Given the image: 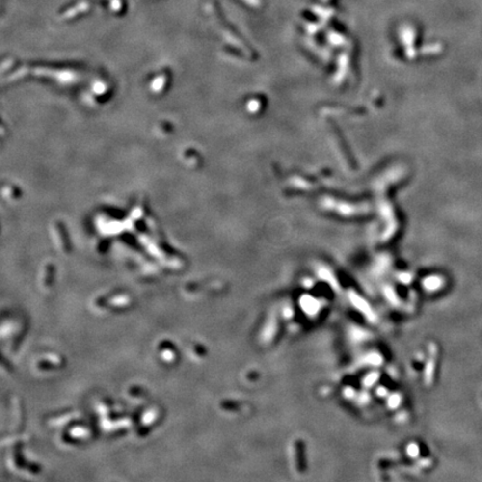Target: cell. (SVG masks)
<instances>
[{"label": "cell", "instance_id": "cell-1", "mask_svg": "<svg viewBox=\"0 0 482 482\" xmlns=\"http://www.w3.org/2000/svg\"><path fill=\"white\" fill-rule=\"evenodd\" d=\"M438 359H439V347H436L435 344H432L431 354L428 362L427 375H426L428 385H432L435 381V372H436V366H438Z\"/></svg>", "mask_w": 482, "mask_h": 482}]
</instances>
